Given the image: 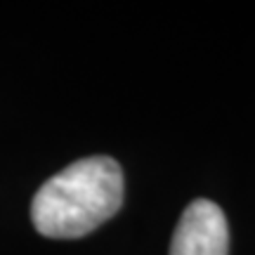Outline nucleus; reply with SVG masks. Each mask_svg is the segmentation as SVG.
Here are the masks:
<instances>
[{"mask_svg": "<svg viewBox=\"0 0 255 255\" xmlns=\"http://www.w3.org/2000/svg\"><path fill=\"white\" fill-rule=\"evenodd\" d=\"M123 194L121 165L88 156L43 182L31 201V222L47 239H81L119 213Z\"/></svg>", "mask_w": 255, "mask_h": 255, "instance_id": "obj_1", "label": "nucleus"}, {"mask_svg": "<svg viewBox=\"0 0 255 255\" xmlns=\"http://www.w3.org/2000/svg\"><path fill=\"white\" fill-rule=\"evenodd\" d=\"M229 227L218 203L196 199L182 210L170 241V255H227Z\"/></svg>", "mask_w": 255, "mask_h": 255, "instance_id": "obj_2", "label": "nucleus"}]
</instances>
